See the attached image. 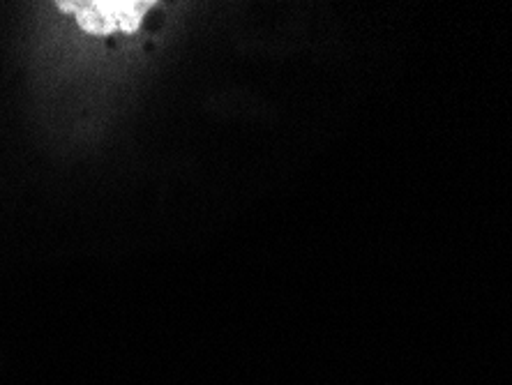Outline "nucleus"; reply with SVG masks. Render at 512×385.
I'll return each instance as SVG.
<instances>
[{
  "label": "nucleus",
  "mask_w": 512,
  "mask_h": 385,
  "mask_svg": "<svg viewBox=\"0 0 512 385\" xmlns=\"http://www.w3.org/2000/svg\"><path fill=\"white\" fill-rule=\"evenodd\" d=\"M60 10L74 12L79 26L95 35H109L116 30L134 33L141 26L150 3H60Z\"/></svg>",
  "instance_id": "f257e3e1"
}]
</instances>
